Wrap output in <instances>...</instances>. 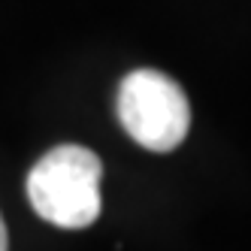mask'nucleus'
Instances as JSON below:
<instances>
[{
  "label": "nucleus",
  "mask_w": 251,
  "mask_h": 251,
  "mask_svg": "<svg viewBox=\"0 0 251 251\" xmlns=\"http://www.w3.org/2000/svg\"><path fill=\"white\" fill-rule=\"evenodd\" d=\"M100 157L85 146H58L27 173V200L43 221L82 230L100 218Z\"/></svg>",
  "instance_id": "1"
},
{
  "label": "nucleus",
  "mask_w": 251,
  "mask_h": 251,
  "mask_svg": "<svg viewBox=\"0 0 251 251\" xmlns=\"http://www.w3.org/2000/svg\"><path fill=\"white\" fill-rule=\"evenodd\" d=\"M118 121L142 149L167 154L191 127V103L182 85L160 70H133L118 85Z\"/></svg>",
  "instance_id": "2"
},
{
  "label": "nucleus",
  "mask_w": 251,
  "mask_h": 251,
  "mask_svg": "<svg viewBox=\"0 0 251 251\" xmlns=\"http://www.w3.org/2000/svg\"><path fill=\"white\" fill-rule=\"evenodd\" d=\"M9 248V236H6V224H3V218H0V251H6Z\"/></svg>",
  "instance_id": "3"
}]
</instances>
